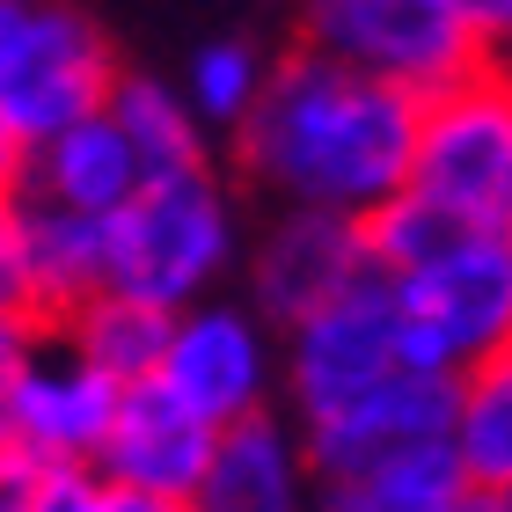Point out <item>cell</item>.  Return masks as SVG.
<instances>
[{
	"label": "cell",
	"instance_id": "cell-21",
	"mask_svg": "<svg viewBox=\"0 0 512 512\" xmlns=\"http://www.w3.org/2000/svg\"><path fill=\"white\" fill-rule=\"evenodd\" d=\"M271 59L256 52L242 37H213L191 52V74H183V110H191L198 125H242L256 88H264Z\"/></svg>",
	"mask_w": 512,
	"mask_h": 512
},
{
	"label": "cell",
	"instance_id": "cell-26",
	"mask_svg": "<svg viewBox=\"0 0 512 512\" xmlns=\"http://www.w3.org/2000/svg\"><path fill=\"white\" fill-rule=\"evenodd\" d=\"M22 169H30V147L0 125V205H15L22 198Z\"/></svg>",
	"mask_w": 512,
	"mask_h": 512
},
{
	"label": "cell",
	"instance_id": "cell-29",
	"mask_svg": "<svg viewBox=\"0 0 512 512\" xmlns=\"http://www.w3.org/2000/svg\"><path fill=\"white\" fill-rule=\"evenodd\" d=\"M491 59H505V66H512V0L498 8V30H491Z\"/></svg>",
	"mask_w": 512,
	"mask_h": 512
},
{
	"label": "cell",
	"instance_id": "cell-13",
	"mask_svg": "<svg viewBox=\"0 0 512 512\" xmlns=\"http://www.w3.org/2000/svg\"><path fill=\"white\" fill-rule=\"evenodd\" d=\"M183 505H191V512H300V505H308V461H300V439L278 425L271 410L213 432V461H205L198 491Z\"/></svg>",
	"mask_w": 512,
	"mask_h": 512
},
{
	"label": "cell",
	"instance_id": "cell-32",
	"mask_svg": "<svg viewBox=\"0 0 512 512\" xmlns=\"http://www.w3.org/2000/svg\"><path fill=\"white\" fill-rule=\"evenodd\" d=\"M498 235H505V249H512V213H505V227H498Z\"/></svg>",
	"mask_w": 512,
	"mask_h": 512
},
{
	"label": "cell",
	"instance_id": "cell-20",
	"mask_svg": "<svg viewBox=\"0 0 512 512\" xmlns=\"http://www.w3.org/2000/svg\"><path fill=\"white\" fill-rule=\"evenodd\" d=\"M359 235H366V264H374V278H410V271H425L454 235H469V227L447 220L439 205H425L417 191H395L388 205H374V213L359 220Z\"/></svg>",
	"mask_w": 512,
	"mask_h": 512
},
{
	"label": "cell",
	"instance_id": "cell-3",
	"mask_svg": "<svg viewBox=\"0 0 512 512\" xmlns=\"http://www.w3.org/2000/svg\"><path fill=\"white\" fill-rule=\"evenodd\" d=\"M447 220L498 235L512 213V74L505 59H483L476 74L447 81L439 96L417 103V147L410 183Z\"/></svg>",
	"mask_w": 512,
	"mask_h": 512
},
{
	"label": "cell",
	"instance_id": "cell-23",
	"mask_svg": "<svg viewBox=\"0 0 512 512\" xmlns=\"http://www.w3.org/2000/svg\"><path fill=\"white\" fill-rule=\"evenodd\" d=\"M96 498H103L96 469H37L22 512H96Z\"/></svg>",
	"mask_w": 512,
	"mask_h": 512
},
{
	"label": "cell",
	"instance_id": "cell-31",
	"mask_svg": "<svg viewBox=\"0 0 512 512\" xmlns=\"http://www.w3.org/2000/svg\"><path fill=\"white\" fill-rule=\"evenodd\" d=\"M8 22H15V0H0V37H8Z\"/></svg>",
	"mask_w": 512,
	"mask_h": 512
},
{
	"label": "cell",
	"instance_id": "cell-8",
	"mask_svg": "<svg viewBox=\"0 0 512 512\" xmlns=\"http://www.w3.org/2000/svg\"><path fill=\"white\" fill-rule=\"evenodd\" d=\"M278 352H271V322L256 308H227V300H198L169 322V352H161L154 388H169L198 425H242V417L271 410Z\"/></svg>",
	"mask_w": 512,
	"mask_h": 512
},
{
	"label": "cell",
	"instance_id": "cell-7",
	"mask_svg": "<svg viewBox=\"0 0 512 512\" xmlns=\"http://www.w3.org/2000/svg\"><path fill=\"white\" fill-rule=\"evenodd\" d=\"M388 374H410L403 315H395L388 278H359L352 293H337L330 308H315L308 322L286 330V388H293L300 425L359 403V395L381 388Z\"/></svg>",
	"mask_w": 512,
	"mask_h": 512
},
{
	"label": "cell",
	"instance_id": "cell-2",
	"mask_svg": "<svg viewBox=\"0 0 512 512\" xmlns=\"http://www.w3.org/2000/svg\"><path fill=\"white\" fill-rule=\"evenodd\" d=\"M227 256H235V205L213 169L147 176L103 220V286L169 315L198 308L205 286L227 271Z\"/></svg>",
	"mask_w": 512,
	"mask_h": 512
},
{
	"label": "cell",
	"instance_id": "cell-19",
	"mask_svg": "<svg viewBox=\"0 0 512 512\" xmlns=\"http://www.w3.org/2000/svg\"><path fill=\"white\" fill-rule=\"evenodd\" d=\"M461 505H469V483H461L447 447L388 454L374 469L322 483V512H461Z\"/></svg>",
	"mask_w": 512,
	"mask_h": 512
},
{
	"label": "cell",
	"instance_id": "cell-28",
	"mask_svg": "<svg viewBox=\"0 0 512 512\" xmlns=\"http://www.w3.org/2000/svg\"><path fill=\"white\" fill-rule=\"evenodd\" d=\"M439 8H454V15L469 22V30H476L483 44H491V30H498V8H505V0H439Z\"/></svg>",
	"mask_w": 512,
	"mask_h": 512
},
{
	"label": "cell",
	"instance_id": "cell-9",
	"mask_svg": "<svg viewBox=\"0 0 512 512\" xmlns=\"http://www.w3.org/2000/svg\"><path fill=\"white\" fill-rule=\"evenodd\" d=\"M110 410H118V388L103 374H88L52 330L30 344V359L15 366L8 388H0L8 447L30 461V469H96Z\"/></svg>",
	"mask_w": 512,
	"mask_h": 512
},
{
	"label": "cell",
	"instance_id": "cell-22",
	"mask_svg": "<svg viewBox=\"0 0 512 512\" xmlns=\"http://www.w3.org/2000/svg\"><path fill=\"white\" fill-rule=\"evenodd\" d=\"M0 322H37V300H30V264H22V220H15V205H0Z\"/></svg>",
	"mask_w": 512,
	"mask_h": 512
},
{
	"label": "cell",
	"instance_id": "cell-1",
	"mask_svg": "<svg viewBox=\"0 0 512 512\" xmlns=\"http://www.w3.org/2000/svg\"><path fill=\"white\" fill-rule=\"evenodd\" d=\"M235 139L249 176L286 198V213L366 220L410 183L417 96L293 44L286 59H271Z\"/></svg>",
	"mask_w": 512,
	"mask_h": 512
},
{
	"label": "cell",
	"instance_id": "cell-17",
	"mask_svg": "<svg viewBox=\"0 0 512 512\" xmlns=\"http://www.w3.org/2000/svg\"><path fill=\"white\" fill-rule=\"evenodd\" d=\"M447 454L476 498H512V352L454 374Z\"/></svg>",
	"mask_w": 512,
	"mask_h": 512
},
{
	"label": "cell",
	"instance_id": "cell-14",
	"mask_svg": "<svg viewBox=\"0 0 512 512\" xmlns=\"http://www.w3.org/2000/svg\"><path fill=\"white\" fill-rule=\"evenodd\" d=\"M139 161L125 147V132L103 118H81L52 132L44 147H30V169H22V198L37 205H59V213H81V220H110L118 205L139 191Z\"/></svg>",
	"mask_w": 512,
	"mask_h": 512
},
{
	"label": "cell",
	"instance_id": "cell-16",
	"mask_svg": "<svg viewBox=\"0 0 512 512\" xmlns=\"http://www.w3.org/2000/svg\"><path fill=\"white\" fill-rule=\"evenodd\" d=\"M15 220H22V264H30L37 322H59L88 293H103V220L59 213V205H37V198H15Z\"/></svg>",
	"mask_w": 512,
	"mask_h": 512
},
{
	"label": "cell",
	"instance_id": "cell-10",
	"mask_svg": "<svg viewBox=\"0 0 512 512\" xmlns=\"http://www.w3.org/2000/svg\"><path fill=\"white\" fill-rule=\"evenodd\" d=\"M447 417H454V381L447 374H388L381 388H366L359 403L315 417L308 439H300V461L330 483V476L374 469L388 454L447 447Z\"/></svg>",
	"mask_w": 512,
	"mask_h": 512
},
{
	"label": "cell",
	"instance_id": "cell-5",
	"mask_svg": "<svg viewBox=\"0 0 512 512\" xmlns=\"http://www.w3.org/2000/svg\"><path fill=\"white\" fill-rule=\"evenodd\" d=\"M300 44L417 103L491 59V44L439 0H300Z\"/></svg>",
	"mask_w": 512,
	"mask_h": 512
},
{
	"label": "cell",
	"instance_id": "cell-15",
	"mask_svg": "<svg viewBox=\"0 0 512 512\" xmlns=\"http://www.w3.org/2000/svg\"><path fill=\"white\" fill-rule=\"evenodd\" d=\"M169 308H147L132 293H88L81 308H66L59 322H44L66 352H74L88 374H103L110 388H139L161 374V352H169Z\"/></svg>",
	"mask_w": 512,
	"mask_h": 512
},
{
	"label": "cell",
	"instance_id": "cell-33",
	"mask_svg": "<svg viewBox=\"0 0 512 512\" xmlns=\"http://www.w3.org/2000/svg\"><path fill=\"white\" fill-rule=\"evenodd\" d=\"M505 74H512V66H505Z\"/></svg>",
	"mask_w": 512,
	"mask_h": 512
},
{
	"label": "cell",
	"instance_id": "cell-24",
	"mask_svg": "<svg viewBox=\"0 0 512 512\" xmlns=\"http://www.w3.org/2000/svg\"><path fill=\"white\" fill-rule=\"evenodd\" d=\"M44 337V322H0V388L15 381V366L30 359V344Z\"/></svg>",
	"mask_w": 512,
	"mask_h": 512
},
{
	"label": "cell",
	"instance_id": "cell-4",
	"mask_svg": "<svg viewBox=\"0 0 512 512\" xmlns=\"http://www.w3.org/2000/svg\"><path fill=\"white\" fill-rule=\"evenodd\" d=\"M410 374H469L512 352V249L505 235H454L425 271L388 278Z\"/></svg>",
	"mask_w": 512,
	"mask_h": 512
},
{
	"label": "cell",
	"instance_id": "cell-27",
	"mask_svg": "<svg viewBox=\"0 0 512 512\" xmlns=\"http://www.w3.org/2000/svg\"><path fill=\"white\" fill-rule=\"evenodd\" d=\"M96 483H103V476H96ZM96 512H191V505H183V498H147V491H110V483H103Z\"/></svg>",
	"mask_w": 512,
	"mask_h": 512
},
{
	"label": "cell",
	"instance_id": "cell-25",
	"mask_svg": "<svg viewBox=\"0 0 512 512\" xmlns=\"http://www.w3.org/2000/svg\"><path fill=\"white\" fill-rule=\"evenodd\" d=\"M30 483H37V469H30L22 454L0 447V512H22V505H30Z\"/></svg>",
	"mask_w": 512,
	"mask_h": 512
},
{
	"label": "cell",
	"instance_id": "cell-30",
	"mask_svg": "<svg viewBox=\"0 0 512 512\" xmlns=\"http://www.w3.org/2000/svg\"><path fill=\"white\" fill-rule=\"evenodd\" d=\"M461 512H512V498H476V491H469V505H461Z\"/></svg>",
	"mask_w": 512,
	"mask_h": 512
},
{
	"label": "cell",
	"instance_id": "cell-6",
	"mask_svg": "<svg viewBox=\"0 0 512 512\" xmlns=\"http://www.w3.org/2000/svg\"><path fill=\"white\" fill-rule=\"evenodd\" d=\"M118 59L110 37L66 0H15V22L0 37V125L22 147H44L52 132L96 118L110 103Z\"/></svg>",
	"mask_w": 512,
	"mask_h": 512
},
{
	"label": "cell",
	"instance_id": "cell-11",
	"mask_svg": "<svg viewBox=\"0 0 512 512\" xmlns=\"http://www.w3.org/2000/svg\"><path fill=\"white\" fill-rule=\"evenodd\" d=\"M359 278H374L366 235H359V220H337V213H286L264 235L256 264H249L256 315L278 322V330H293V322H308L315 308H330Z\"/></svg>",
	"mask_w": 512,
	"mask_h": 512
},
{
	"label": "cell",
	"instance_id": "cell-12",
	"mask_svg": "<svg viewBox=\"0 0 512 512\" xmlns=\"http://www.w3.org/2000/svg\"><path fill=\"white\" fill-rule=\"evenodd\" d=\"M205 461H213V425H198L169 388H154V381L118 388V410H110V432L96 454V476L110 491L191 498Z\"/></svg>",
	"mask_w": 512,
	"mask_h": 512
},
{
	"label": "cell",
	"instance_id": "cell-18",
	"mask_svg": "<svg viewBox=\"0 0 512 512\" xmlns=\"http://www.w3.org/2000/svg\"><path fill=\"white\" fill-rule=\"evenodd\" d=\"M103 118L125 132L139 176H183V169H205V125L183 110V96H176L169 81L118 74V81H110Z\"/></svg>",
	"mask_w": 512,
	"mask_h": 512
}]
</instances>
